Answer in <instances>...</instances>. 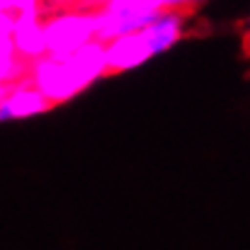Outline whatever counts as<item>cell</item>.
<instances>
[{
    "label": "cell",
    "instance_id": "obj_1",
    "mask_svg": "<svg viewBox=\"0 0 250 250\" xmlns=\"http://www.w3.org/2000/svg\"><path fill=\"white\" fill-rule=\"evenodd\" d=\"M104 68H107V44L95 39L68 59L44 56L34 61L32 83L54 104H61L73 95H78L95 78L104 76Z\"/></svg>",
    "mask_w": 250,
    "mask_h": 250
},
{
    "label": "cell",
    "instance_id": "obj_2",
    "mask_svg": "<svg viewBox=\"0 0 250 250\" xmlns=\"http://www.w3.org/2000/svg\"><path fill=\"white\" fill-rule=\"evenodd\" d=\"M104 22L102 15H90V12H63L44 20V32H46V46L51 59H68L76 51H81L90 42L97 39L100 29Z\"/></svg>",
    "mask_w": 250,
    "mask_h": 250
},
{
    "label": "cell",
    "instance_id": "obj_3",
    "mask_svg": "<svg viewBox=\"0 0 250 250\" xmlns=\"http://www.w3.org/2000/svg\"><path fill=\"white\" fill-rule=\"evenodd\" d=\"M151 56H153V46H151V39H148L146 29L117 37L114 42L107 44V68H104V76H117L122 71L136 68L144 61H148Z\"/></svg>",
    "mask_w": 250,
    "mask_h": 250
},
{
    "label": "cell",
    "instance_id": "obj_4",
    "mask_svg": "<svg viewBox=\"0 0 250 250\" xmlns=\"http://www.w3.org/2000/svg\"><path fill=\"white\" fill-rule=\"evenodd\" d=\"M56 107L32 81L2 90V119H22Z\"/></svg>",
    "mask_w": 250,
    "mask_h": 250
},
{
    "label": "cell",
    "instance_id": "obj_5",
    "mask_svg": "<svg viewBox=\"0 0 250 250\" xmlns=\"http://www.w3.org/2000/svg\"><path fill=\"white\" fill-rule=\"evenodd\" d=\"M7 37L12 39L15 49L27 59V61H39L44 56H49V46H46V32H44V20L39 15H29L24 20H20Z\"/></svg>",
    "mask_w": 250,
    "mask_h": 250
}]
</instances>
